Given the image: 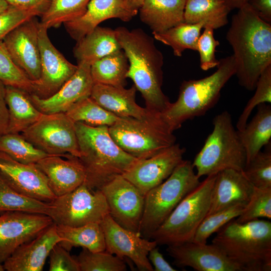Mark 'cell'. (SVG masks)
I'll use <instances>...</instances> for the list:
<instances>
[{
  "instance_id": "cell-1",
  "label": "cell",
  "mask_w": 271,
  "mask_h": 271,
  "mask_svg": "<svg viewBox=\"0 0 271 271\" xmlns=\"http://www.w3.org/2000/svg\"><path fill=\"white\" fill-rule=\"evenodd\" d=\"M226 38L233 52L239 84L254 90L261 74L271 65V24L247 3L232 16Z\"/></svg>"
},
{
  "instance_id": "cell-2",
  "label": "cell",
  "mask_w": 271,
  "mask_h": 271,
  "mask_svg": "<svg viewBox=\"0 0 271 271\" xmlns=\"http://www.w3.org/2000/svg\"><path fill=\"white\" fill-rule=\"evenodd\" d=\"M117 39L129 63L126 77L134 82L149 111L162 113L171 102L162 89L164 57L154 38L142 29L124 27L115 30Z\"/></svg>"
},
{
  "instance_id": "cell-3",
  "label": "cell",
  "mask_w": 271,
  "mask_h": 271,
  "mask_svg": "<svg viewBox=\"0 0 271 271\" xmlns=\"http://www.w3.org/2000/svg\"><path fill=\"white\" fill-rule=\"evenodd\" d=\"M80 157L86 173L84 183L99 189L114 177L122 175L139 160L122 150L111 137L108 126H93L75 122Z\"/></svg>"
},
{
  "instance_id": "cell-4",
  "label": "cell",
  "mask_w": 271,
  "mask_h": 271,
  "mask_svg": "<svg viewBox=\"0 0 271 271\" xmlns=\"http://www.w3.org/2000/svg\"><path fill=\"white\" fill-rule=\"evenodd\" d=\"M212 240L240 271L271 270V222L256 219L240 223L233 219Z\"/></svg>"
},
{
  "instance_id": "cell-5",
  "label": "cell",
  "mask_w": 271,
  "mask_h": 271,
  "mask_svg": "<svg viewBox=\"0 0 271 271\" xmlns=\"http://www.w3.org/2000/svg\"><path fill=\"white\" fill-rule=\"evenodd\" d=\"M217 70L197 80H184L177 100L170 104L161 115L170 129L180 128L187 120L204 115L217 103L221 91L236 73L232 55L219 60Z\"/></svg>"
},
{
  "instance_id": "cell-6",
  "label": "cell",
  "mask_w": 271,
  "mask_h": 271,
  "mask_svg": "<svg viewBox=\"0 0 271 271\" xmlns=\"http://www.w3.org/2000/svg\"><path fill=\"white\" fill-rule=\"evenodd\" d=\"M213 125L212 132L192 163L196 175L200 178L226 169L243 171L246 153L230 114L227 111L218 114L213 118Z\"/></svg>"
},
{
  "instance_id": "cell-7",
  "label": "cell",
  "mask_w": 271,
  "mask_h": 271,
  "mask_svg": "<svg viewBox=\"0 0 271 271\" xmlns=\"http://www.w3.org/2000/svg\"><path fill=\"white\" fill-rule=\"evenodd\" d=\"M200 182L192 162L183 160L167 179L145 195L140 234L151 239L179 203Z\"/></svg>"
},
{
  "instance_id": "cell-8",
  "label": "cell",
  "mask_w": 271,
  "mask_h": 271,
  "mask_svg": "<svg viewBox=\"0 0 271 271\" xmlns=\"http://www.w3.org/2000/svg\"><path fill=\"white\" fill-rule=\"evenodd\" d=\"M108 131L122 150L139 160L148 158L176 141L161 113L152 111L142 118L120 117Z\"/></svg>"
},
{
  "instance_id": "cell-9",
  "label": "cell",
  "mask_w": 271,
  "mask_h": 271,
  "mask_svg": "<svg viewBox=\"0 0 271 271\" xmlns=\"http://www.w3.org/2000/svg\"><path fill=\"white\" fill-rule=\"evenodd\" d=\"M216 175L208 176L176 206L151 239L167 246L192 241L207 216Z\"/></svg>"
},
{
  "instance_id": "cell-10",
  "label": "cell",
  "mask_w": 271,
  "mask_h": 271,
  "mask_svg": "<svg viewBox=\"0 0 271 271\" xmlns=\"http://www.w3.org/2000/svg\"><path fill=\"white\" fill-rule=\"evenodd\" d=\"M49 205L47 215L57 225L77 227L93 222L100 223L109 214L101 191L91 190L84 183L68 193L56 197Z\"/></svg>"
},
{
  "instance_id": "cell-11",
  "label": "cell",
  "mask_w": 271,
  "mask_h": 271,
  "mask_svg": "<svg viewBox=\"0 0 271 271\" xmlns=\"http://www.w3.org/2000/svg\"><path fill=\"white\" fill-rule=\"evenodd\" d=\"M21 134L49 155L79 157L75 122L65 113L44 114Z\"/></svg>"
},
{
  "instance_id": "cell-12",
  "label": "cell",
  "mask_w": 271,
  "mask_h": 271,
  "mask_svg": "<svg viewBox=\"0 0 271 271\" xmlns=\"http://www.w3.org/2000/svg\"><path fill=\"white\" fill-rule=\"evenodd\" d=\"M99 189L105 198L111 217L123 227L139 233L145 196L122 175L114 177Z\"/></svg>"
},
{
  "instance_id": "cell-13",
  "label": "cell",
  "mask_w": 271,
  "mask_h": 271,
  "mask_svg": "<svg viewBox=\"0 0 271 271\" xmlns=\"http://www.w3.org/2000/svg\"><path fill=\"white\" fill-rule=\"evenodd\" d=\"M105 240V250L120 258H128L139 270L153 271L148 258L149 251L157 242L142 237L117 223L108 214L100 223Z\"/></svg>"
},
{
  "instance_id": "cell-14",
  "label": "cell",
  "mask_w": 271,
  "mask_h": 271,
  "mask_svg": "<svg viewBox=\"0 0 271 271\" xmlns=\"http://www.w3.org/2000/svg\"><path fill=\"white\" fill-rule=\"evenodd\" d=\"M41 75L34 82V94L45 99L54 94L75 73L78 66L68 61L50 40L48 29L40 23L38 32Z\"/></svg>"
},
{
  "instance_id": "cell-15",
  "label": "cell",
  "mask_w": 271,
  "mask_h": 271,
  "mask_svg": "<svg viewBox=\"0 0 271 271\" xmlns=\"http://www.w3.org/2000/svg\"><path fill=\"white\" fill-rule=\"evenodd\" d=\"M43 214L8 211L0 214V263L22 244L34 238L53 223Z\"/></svg>"
},
{
  "instance_id": "cell-16",
  "label": "cell",
  "mask_w": 271,
  "mask_h": 271,
  "mask_svg": "<svg viewBox=\"0 0 271 271\" xmlns=\"http://www.w3.org/2000/svg\"><path fill=\"white\" fill-rule=\"evenodd\" d=\"M186 149L175 144L145 159L139 160L122 176L145 196L161 184L183 160Z\"/></svg>"
},
{
  "instance_id": "cell-17",
  "label": "cell",
  "mask_w": 271,
  "mask_h": 271,
  "mask_svg": "<svg viewBox=\"0 0 271 271\" xmlns=\"http://www.w3.org/2000/svg\"><path fill=\"white\" fill-rule=\"evenodd\" d=\"M34 17L20 25L3 42L16 64L33 81L41 75V57L38 32L40 22Z\"/></svg>"
},
{
  "instance_id": "cell-18",
  "label": "cell",
  "mask_w": 271,
  "mask_h": 271,
  "mask_svg": "<svg viewBox=\"0 0 271 271\" xmlns=\"http://www.w3.org/2000/svg\"><path fill=\"white\" fill-rule=\"evenodd\" d=\"M0 174L13 189L22 195L47 203L56 197L47 177L35 164H23L0 152Z\"/></svg>"
},
{
  "instance_id": "cell-19",
  "label": "cell",
  "mask_w": 271,
  "mask_h": 271,
  "mask_svg": "<svg viewBox=\"0 0 271 271\" xmlns=\"http://www.w3.org/2000/svg\"><path fill=\"white\" fill-rule=\"evenodd\" d=\"M168 254L175 264L197 271H240L216 245L193 241L168 246Z\"/></svg>"
},
{
  "instance_id": "cell-20",
  "label": "cell",
  "mask_w": 271,
  "mask_h": 271,
  "mask_svg": "<svg viewBox=\"0 0 271 271\" xmlns=\"http://www.w3.org/2000/svg\"><path fill=\"white\" fill-rule=\"evenodd\" d=\"M77 66L75 73L51 96L42 99L30 93L31 101L41 112H66L76 102L90 96L94 84L91 75L90 65L82 63Z\"/></svg>"
},
{
  "instance_id": "cell-21",
  "label": "cell",
  "mask_w": 271,
  "mask_h": 271,
  "mask_svg": "<svg viewBox=\"0 0 271 271\" xmlns=\"http://www.w3.org/2000/svg\"><path fill=\"white\" fill-rule=\"evenodd\" d=\"M63 239L53 223L32 240L22 244L4 262L8 271H41L54 246Z\"/></svg>"
},
{
  "instance_id": "cell-22",
  "label": "cell",
  "mask_w": 271,
  "mask_h": 271,
  "mask_svg": "<svg viewBox=\"0 0 271 271\" xmlns=\"http://www.w3.org/2000/svg\"><path fill=\"white\" fill-rule=\"evenodd\" d=\"M49 155L35 165L45 174L49 187L56 197L68 193L85 182L86 173L78 157L67 155Z\"/></svg>"
},
{
  "instance_id": "cell-23",
  "label": "cell",
  "mask_w": 271,
  "mask_h": 271,
  "mask_svg": "<svg viewBox=\"0 0 271 271\" xmlns=\"http://www.w3.org/2000/svg\"><path fill=\"white\" fill-rule=\"evenodd\" d=\"M138 13L124 0H90L83 16L63 25L70 36L77 42L105 20L117 18L128 22Z\"/></svg>"
},
{
  "instance_id": "cell-24",
  "label": "cell",
  "mask_w": 271,
  "mask_h": 271,
  "mask_svg": "<svg viewBox=\"0 0 271 271\" xmlns=\"http://www.w3.org/2000/svg\"><path fill=\"white\" fill-rule=\"evenodd\" d=\"M253 190L254 186L242 172L233 169L219 172L216 175L207 215L235 205L245 206Z\"/></svg>"
},
{
  "instance_id": "cell-25",
  "label": "cell",
  "mask_w": 271,
  "mask_h": 271,
  "mask_svg": "<svg viewBox=\"0 0 271 271\" xmlns=\"http://www.w3.org/2000/svg\"><path fill=\"white\" fill-rule=\"evenodd\" d=\"M137 88L116 87L98 83L93 85L90 97L106 110L119 117L142 118L150 111L136 101Z\"/></svg>"
},
{
  "instance_id": "cell-26",
  "label": "cell",
  "mask_w": 271,
  "mask_h": 271,
  "mask_svg": "<svg viewBox=\"0 0 271 271\" xmlns=\"http://www.w3.org/2000/svg\"><path fill=\"white\" fill-rule=\"evenodd\" d=\"M121 50L115 30L98 26L77 41L73 54L77 64L91 66L101 58Z\"/></svg>"
},
{
  "instance_id": "cell-27",
  "label": "cell",
  "mask_w": 271,
  "mask_h": 271,
  "mask_svg": "<svg viewBox=\"0 0 271 271\" xmlns=\"http://www.w3.org/2000/svg\"><path fill=\"white\" fill-rule=\"evenodd\" d=\"M186 0H144L140 18L152 33L164 32L184 22Z\"/></svg>"
},
{
  "instance_id": "cell-28",
  "label": "cell",
  "mask_w": 271,
  "mask_h": 271,
  "mask_svg": "<svg viewBox=\"0 0 271 271\" xmlns=\"http://www.w3.org/2000/svg\"><path fill=\"white\" fill-rule=\"evenodd\" d=\"M30 94L20 88L6 86L5 99L9 113L7 133H20L42 115L31 101Z\"/></svg>"
},
{
  "instance_id": "cell-29",
  "label": "cell",
  "mask_w": 271,
  "mask_h": 271,
  "mask_svg": "<svg viewBox=\"0 0 271 271\" xmlns=\"http://www.w3.org/2000/svg\"><path fill=\"white\" fill-rule=\"evenodd\" d=\"M238 133L246 156V165L270 143L271 138V106L262 103L252 119Z\"/></svg>"
},
{
  "instance_id": "cell-30",
  "label": "cell",
  "mask_w": 271,
  "mask_h": 271,
  "mask_svg": "<svg viewBox=\"0 0 271 271\" xmlns=\"http://www.w3.org/2000/svg\"><path fill=\"white\" fill-rule=\"evenodd\" d=\"M231 10L225 0H186L184 22L202 23L204 28L214 30L228 23V15Z\"/></svg>"
},
{
  "instance_id": "cell-31",
  "label": "cell",
  "mask_w": 271,
  "mask_h": 271,
  "mask_svg": "<svg viewBox=\"0 0 271 271\" xmlns=\"http://www.w3.org/2000/svg\"><path fill=\"white\" fill-rule=\"evenodd\" d=\"M56 225L57 233L63 239L58 244L67 250L77 246L94 252L105 250L104 234L99 223L77 227Z\"/></svg>"
},
{
  "instance_id": "cell-32",
  "label": "cell",
  "mask_w": 271,
  "mask_h": 271,
  "mask_svg": "<svg viewBox=\"0 0 271 271\" xmlns=\"http://www.w3.org/2000/svg\"><path fill=\"white\" fill-rule=\"evenodd\" d=\"M129 63L122 50L106 56L90 66L94 83L124 87Z\"/></svg>"
},
{
  "instance_id": "cell-33",
  "label": "cell",
  "mask_w": 271,
  "mask_h": 271,
  "mask_svg": "<svg viewBox=\"0 0 271 271\" xmlns=\"http://www.w3.org/2000/svg\"><path fill=\"white\" fill-rule=\"evenodd\" d=\"M204 25L181 23L164 32L152 33L157 40L172 48L174 55L181 57L186 49L197 51V42Z\"/></svg>"
},
{
  "instance_id": "cell-34",
  "label": "cell",
  "mask_w": 271,
  "mask_h": 271,
  "mask_svg": "<svg viewBox=\"0 0 271 271\" xmlns=\"http://www.w3.org/2000/svg\"><path fill=\"white\" fill-rule=\"evenodd\" d=\"M90 0H52L40 23L47 29L58 28L83 16Z\"/></svg>"
},
{
  "instance_id": "cell-35",
  "label": "cell",
  "mask_w": 271,
  "mask_h": 271,
  "mask_svg": "<svg viewBox=\"0 0 271 271\" xmlns=\"http://www.w3.org/2000/svg\"><path fill=\"white\" fill-rule=\"evenodd\" d=\"M65 113L74 122L93 126L109 127L120 118L103 108L90 96L76 102Z\"/></svg>"
},
{
  "instance_id": "cell-36",
  "label": "cell",
  "mask_w": 271,
  "mask_h": 271,
  "mask_svg": "<svg viewBox=\"0 0 271 271\" xmlns=\"http://www.w3.org/2000/svg\"><path fill=\"white\" fill-rule=\"evenodd\" d=\"M49 207V203L15 191L0 174V214L8 211H22L47 215Z\"/></svg>"
},
{
  "instance_id": "cell-37",
  "label": "cell",
  "mask_w": 271,
  "mask_h": 271,
  "mask_svg": "<svg viewBox=\"0 0 271 271\" xmlns=\"http://www.w3.org/2000/svg\"><path fill=\"white\" fill-rule=\"evenodd\" d=\"M0 152L25 164H35L49 156L36 148L20 133H7L0 136Z\"/></svg>"
},
{
  "instance_id": "cell-38",
  "label": "cell",
  "mask_w": 271,
  "mask_h": 271,
  "mask_svg": "<svg viewBox=\"0 0 271 271\" xmlns=\"http://www.w3.org/2000/svg\"><path fill=\"white\" fill-rule=\"evenodd\" d=\"M80 271H125L127 270L123 259L106 250L91 251L83 248L75 256Z\"/></svg>"
},
{
  "instance_id": "cell-39",
  "label": "cell",
  "mask_w": 271,
  "mask_h": 271,
  "mask_svg": "<svg viewBox=\"0 0 271 271\" xmlns=\"http://www.w3.org/2000/svg\"><path fill=\"white\" fill-rule=\"evenodd\" d=\"M0 81L6 86L34 93V82L14 62L3 41H0Z\"/></svg>"
},
{
  "instance_id": "cell-40",
  "label": "cell",
  "mask_w": 271,
  "mask_h": 271,
  "mask_svg": "<svg viewBox=\"0 0 271 271\" xmlns=\"http://www.w3.org/2000/svg\"><path fill=\"white\" fill-rule=\"evenodd\" d=\"M245 206L235 205L207 215L198 226L193 242L206 243L208 238L225 224L237 217Z\"/></svg>"
},
{
  "instance_id": "cell-41",
  "label": "cell",
  "mask_w": 271,
  "mask_h": 271,
  "mask_svg": "<svg viewBox=\"0 0 271 271\" xmlns=\"http://www.w3.org/2000/svg\"><path fill=\"white\" fill-rule=\"evenodd\" d=\"M264 151H259L242 171L255 187L271 188V148L270 143Z\"/></svg>"
},
{
  "instance_id": "cell-42",
  "label": "cell",
  "mask_w": 271,
  "mask_h": 271,
  "mask_svg": "<svg viewBox=\"0 0 271 271\" xmlns=\"http://www.w3.org/2000/svg\"><path fill=\"white\" fill-rule=\"evenodd\" d=\"M259 218L271 219V188L254 187L249 202L235 221L243 223Z\"/></svg>"
},
{
  "instance_id": "cell-43",
  "label": "cell",
  "mask_w": 271,
  "mask_h": 271,
  "mask_svg": "<svg viewBox=\"0 0 271 271\" xmlns=\"http://www.w3.org/2000/svg\"><path fill=\"white\" fill-rule=\"evenodd\" d=\"M253 96L248 100L236 122L238 131L246 126L252 110L262 103H271V65L261 74L255 87Z\"/></svg>"
},
{
  "instance_id": "cell-44",
  "label": "cell",
  "mask_w": 271,
  "mask_h": 271,
  "mask_svg": "<svg viewBox=\"0 0 271 271\" xmlns=\"http://www.w3.org/2000/svg\"><path fill=\"white\" fill-rule=\"evenodd\" d=\"M201 34L197 42V49L200 56V68L204 71L217 67L219 60L216 59V48L219 45V42L214 36V29L206 27Z\"/></svg>"
},
{
  "instance_id": "cell-45",
  "label": "cell",
  "mask_w": 271,
  "mask_h": 271,
  "mask_svg": "<svg viewBox=\"0 0 271 271\" xmlns=\"http://www.w3.org/2000/svg\"><path fill=\"white\" fill-rule=\"evenodd\" d=\"M37 17L34 13L10 5L0 13V41L24 22Z\"/></svg>"
},
{
  "instance_id": "cell-46",
  "label": "cell",
  "mask_w": 271,
  "mask_h": 271,
  "mask_svg": "<svg viewBox=\"0 0 271 271\" xmlns=\"http://www.w3.org/2000/svg\"><path fill=\"white\" fill-rule=\"evenodd\" d=\"M69 251L56 244L49 254L50 271H80L78 263Z\"/></svg>"
},
{
  "instance_id": "cell-47",
  "label": "cell",
  "mask_w": 271,
  "mask_h": 271,
  "mask_svg": "<svg viewBox=\"0 0 271 271\" xmlns=\"http://www.w3.org/2000/svg\"><path fill=\"white\" fill-rule=\"evenodd\" d=\"M11 6L32 12L41 17L48 9L52 0H6Z\"/></svg>"
},
{
  "instance_id": "cell-48",
  "label": "cell",
  "mask_w": 271,
  "mask_h": 271,
  "mask_svg": "<svg viewBox=\"0 0 271 271\" xmlns=\"http://www.w3.org/2000/svg\"><path fill=\"white\" fill-rule=\"evenodd\" d=\"M148 258L155 271H176L164 258L157 246L152 248L149 252Z\"/></svg>"
},
{
  "instance_id": "cell-49",
  "label": "cell",
  "mask_w": 271,
  "mask_h": 271,
  "mask_svg": "<svg viewBox=\"0 0 271 271\" xmlns=\"http://www.w3.org/2000/svg\"><path fill=\"white\" fill-rule=\"evenodd\" d=\"M247 4L260 19L271 24V0H248Z\"/></svg>"
},
{
  "instance_id": "cell-50",
  "label": "cell",
  "mask_w": 271,
  "mask_h": 271,
  "mask_svg": "<svg viewBox=\"0 0 271 271\" xmlns=\"http://www.w3.org/2000/svg\"><path fill=\"white\" fill-rule=\"evenodd\" d=\"M6 85L0 81V136L7 133L9 122L8 109L5 99Z\"/></svg>"
},
{
  "instance_id": "cell-51",
  "label": "cell",
  "mask_w": 271,
  "mask_h": 271,
  "mask_svg": "<svg viewBox=\"0 0 271 271\" xmlns=\"http://www.w3.org/2000/svg\"><path fill=\"white\" fill-rule=\"evenodd\" d=\"M230 9H239L245 4L248 0H225Z\"/></svg>"
},
{
  "instance_id": "cell-52",
  "label": "cell",
  "mask_w": 271,
  "mask_h": 271,
  "mask_svg": "<svg viewBox=\"0 0 271 271\" xmlns=\"http://www.w3.org/2000/svg\"><path fill=\"white\" fill-rule=\"evenodd\" d=\"M128 6L134 11L138 12L144 0H124Z\"/></svg>"
},
{
  "instance_id": "cell-53",
  "label": "cell",
  "mask_w": 271,
  "mask_h": 271,
  "mask_svg": "<svg viewBox=\"0 0 271 271\" xmlns=\"http://www.w3.org/2000/svg\"><path fill=\"white\" fill-rule=\"evenodd\" d=\"M9 6V4L6 0H0V13L6 10Z\"/></svg>"
},
{
  "instance_id": "cell-54",
  "label": "cell",
  "mask_w": 271,
  "mask_h": 271,
  "mask_svg": "<svg viewBox=\"0 0 271 271\" xmlns=\"http://www.w3.org/2000/svg\"><path fill=\"white\" fill-rule=\"evenodd\" d=\"M5 270L4 266L3 264L0 263V271H4Z\"/></svg>"
}]
</instances>
